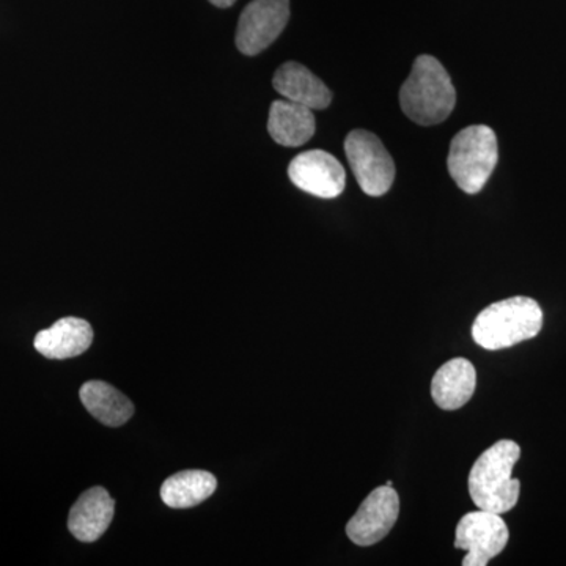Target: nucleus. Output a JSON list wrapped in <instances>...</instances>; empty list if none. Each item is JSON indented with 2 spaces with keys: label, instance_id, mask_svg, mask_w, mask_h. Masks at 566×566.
<instances>
[{
  "label": "nucleus",
  "instance_id": "nucleus-1",
  "mask_svg": "<svg viewBox=\"0 0 566 566\" xmlns=\"http://www.w3.org/2000/svg\"><path fill=\"white\" fill-rule=\"evenodd\" d=\"M520 457L521 447L504 439L476 458L468 482L469 494L476 509L495 515H504L515 509L521 482L512 474Z\"/></svg>",
  "mask_w": 566,
  "mask_h": 566
},
{
  "label": "nucleus",
  "instance_id": "nucleus-2",
  "mask_svg": "<svg viewBox=\"0 0 566 566\" xmlns=\"http://www.w3.org/2000/svg\"><path fill=\"white\" fill-rule=\"evenodd\" d=\"M455 104V87L444 65L433 55L417 57L400 91V106L406 117L417 125H439L450 117Z\"/></svg>",
  "mask_w": 566,
  "mask_h": 566
},
{
  "label": "nucleus",
  "instance_id": "nucleus-3",
  "mask_svg": "<svg viewBox=\"0 0 566 566\" xmlns=\"http://www.w3.org/2000/svg\"><path fill=\"white\" fill-rule=\"evenodd\" d=\"M543 327V311L532 297L515 296L488 305L476 316L472 338L490 352L531 340Z\"/></svg>",
  "mask_w": 566,
  "mask_h": 566
},
{
  "label": "nucleus",
  "instance_id": "nucleus-4",
  "mask_svg": "<svg viewBox=\"0 0 566 566\" xmlns=\"http://www.w3.org/2000/svg\"><path fill=\"white\" fill-rule=\"evenodd\" d=\"M497 161L499 145L493 129L474 125L453 137L447 166L458 188L474 196L485 188Z\"/></svg>",
  "mask_w": 566,
  "mask_h": 566
},
{
  "label": "nucleus",
  "instance_id": "nucleus-5",
  "mask_svg": "<svg viewBox=\"0 0 566 566\" xmlns=\"http://www.w3.org/2000/svg\"><path fill=\"white\" fill-rule=\"evenodd\" d=\"M345 153L360 189L367 196L381 197L395 180V163L374 133L354 129L345 139Z\"/></svg>",
  "mask_w": 566,
  "mask_h": 566
},
{
  "label": "nucleus",
  "instance_id": "nucleus-6",
  "mask_svg": "<svg viewBox=\"0 0 566 566\" xmlns=\"http://www.w3.org/2000/svg\"><path fill=\"white\" fill-rule=\"evenodd\" d=\"M510 532L502 515L476 510L461 517L455 532L457 549L465 551L463 566H486L509 543Z\"/></svg>",
  "mask_w": 566,
  "mask_h": 566
},
{
  "label": "nucleus",
  "instance_id": "nucleus-7",
  "mask_svg": "<svg viewBox=\"0 0 566 566\" xmlns=\"http://www.w3.org/2000/svg\"><path fill=\"white\" fill-rule=\"evenodd\" d=\"M290 20V0H252L241 13L237 48L244 55H256L281 36Z\"/></svg>",
  "mask_w": 566,
  "mask_h": 566
},
{
  "label": "nucleus",
  "instance_id": "nucleus-8",
  "mask_svg": "<svg viewBox=\"0 0 566 566\" xmlns=\"http://www.w3.org/2000/svg\"><path fill=\"white\" fill-rule=\"evenodd\" d=\"M400 515V497L392 486H379L365 497L346 524V535L357 546H374L392 531Z\"/></svg>",
  "mask_w": 566,
  "mask_h": 566
},
{
  "label": "nucleus",
  "instance_id": "nucleus-9",
  "mask_svg": "<svg viewBox=\"0 0 566 566\" xmlns=\"http://www.w3.org/2000/svg\"><path fill=\"white\" fill-rule=\"evenodd\" d=\"M289 177L301 191L335 199L344 192L346 174L344 166L331 153L311 150L301 153L290 163Z\"/></svg>",
  "mask_w": 566,
  "mask_h": 566
},
{
  "label": "nucleus",
  "instance_id": "nucleus-10",
  "mask_svg": "<svg viewBox=\"0 0 566 566\" xmlns=\"http://www.w3.org/2000/svg\"><path fill=\"white\" fill-rule=\"evenodd\" d=\"M114 499L102 486L85 491L71 509L69 528L80 542L102 538L114 520Z\"/></svg>",
  "mask_w": 566,
  "mask_h": 566
},
{
  "label": "nucleus",
  "instance_id": "nucleus-11",
  "mask_svg": "<svg viewBox=\"0 0 566 566\" xmlns=\"http://www.w3.org/2000/svg\"><path fill=\"white\" fill-rule=\"evenodd\" d=\"M273 85L289 102L303 104L312 111H323L333 102V93L307 66L297 62L283 63L275 71Z\"/></svg>",
  "mask_w": 566,
  "mask_h": 566
},
{
  "label": "nucleus",
  "instance_id": "nucleus-12",
  "mask_svg": "<svg viewBox=\"0 0 566 566\" xmlns=\"http://www.w3.org/2000/svg\"><path fill=\"white\" fill-rule=\"evenodd\" d=\"M93 342V329L85 319L69 318L59 319L48 329L36 334L33 345L36 352L43 354L48 359H71L81 356L91 348Z\"/></svg>",
  "mask_w": 566,
  "mask_h": 566
},
{
  "label": "nucleus",
  "instance_id": "nucleus-13",
  "mask_svg": "<svg viewBox=\"0 0 566 566\" xmlns=\"http://www.w3.org/2000/svg\"><path fill=\"white\" fill-rule=\"evenodd\" d=\"M475 387L474 364L463 357H455L436 371L431 381V397L444 411H457L471 400Z\"/></svg>",
  "mask_w": 566,
  "mask_h": 566
},
{
  "label": "nucleus",
  "instance_id": "nucleus-14",
  "mask_svg": "<svg viewBox=\"0 0 566 566\" xmlns=\"http://www.w3.org/2000/svg\"><path fill=\"white\" fill-rule=\"evenodd\" d=\"M268 132L282 147H301L315 136L314 111L303 104L279 99L271 104Z\"/></svg>",
  "mask_w": 566,
  "mask_h": 566
},
{
  "label": "nucleus",
  "instance_id": "nucleus-15",
  "mask_svg": "<svg viewBox=\"0 0 566 566\" xmlns=\"http://www.w3.org/2000/svg\"><path fill=\"white\" fill-rule=\"evenodd\" d=\"M82 405L96 420L107 427H120L134 415L133 401L104 381H88L81 387Z\"/></svg>",
  "mask_w": 566,
  "mask_h": 566
},
{
  "label": "nucleus",
  "instance_id": "nucleus-16",
  "mask_svg": "<svg viewBox=\"0 0 566 566\" xmlns=\"http://www.w3.org/2000/svg\"><path fill=\"white\" fill-rule=\"evenodd\" d=\"M216 488L218 480L210 472L182 471L163 483L161 497L170 509H192L211 497Z\"/></svg>",
  "mask_w": 566,
  "mask_h": 566
},
{
  "label": "nucleus",
  "instance_id": "nucleus-17",
  "mask_svg": "<svg viewBox=\"0 0 566 566\" xmlns=\"http://www.w3.org/2000/svg\"><path fill=\"white\" fill-rule=\"evenodd\" d=\"M212 6L219 7V9H229L237 0H210Z\"/></svg>",
  "mask_w": 566,
  "mask_h": 566
}]
</instances>
